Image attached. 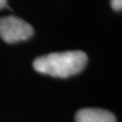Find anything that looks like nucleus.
Listing matches in <instances>:
<instances>
[{"mask_svg": "<svg viewBox=\"0 0 122 122\" xmlns=\"http://www.w3.org/2000/svg\"><path fill=\"white\" fill-rule=\"evenodd\" d=\"M111 6L114 10L120 11L122 9V0H111Z\"/></svg>", "mask_w": 122, "mask_h": 122, "instance_id": "20e7f679", "label": "nucleus"}, {"mask_svg": "<svg viewBox=\"0 0 122 122\" xmlns=\"http://www.w3.org/2000/svg\"><path fill=\"white\" fill-rule=\"evenodd\" d=\"M33 34V26L20 17L13 15L0 17V38L7 44L28 40Z\"/></svg>", "mask_w": 122, "mask_h": 122, "instance_id": "f03ea898", "label": "nucleus"}, {"mask_svg": "<svg viewBox=\"0 0 122 122\" xmlns=\"http://www.w3.org/2000/svg\"><path fill=\"white\" fill-rule=\"evenodd\" d=\"M75 122H116V117L104 109L83 108L76 112Z\"/></svg>", "mask_w": 122, "mask_h": 122, "instance_id": "7ed1b4c3", "label": "nucleus"}, {"mask_svg": "<svg viewBox=\"0 0 122 122\" xmlns=\"http://www.w3.org/2000/svg\"><path fill=\"white\" fill-rule=\"evenodd\" d=\"M87 62L82 51H65L50 53L36 58L33 62L35 70L55 77H68L81 72Z\"/></svg>", "mask_w": 122, "mask_h": 122, "instance_id": "f257e3e1", "label": "nucleus"}, {"mask_svg": "<svg viewBox=\"0 0 122 122\" xmlns=\"http://www.w3.org/2000/svg\"><path fill=\"white\" fill-rule=\"evenodd\" d=\"M6 6V0H0V9L4 8Z\"/></svg>", "mask_w": 122, "mask_h": 122, "instance_id": "39448f33", "label": "nucleus"}]
</instances>
